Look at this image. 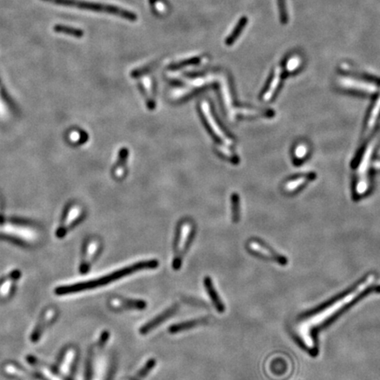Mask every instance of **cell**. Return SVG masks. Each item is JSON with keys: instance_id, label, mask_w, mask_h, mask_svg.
Returning a JSON list of instances; mask_svg holds the SVG:
<instances>
[{"instance_id": "obj_1", "label": "cell", "mask_w": 380, "mask_h": 380, "mask_svg": "<svg viewBox=\"0 0 380 380\" xmlns=\"http://www.w3.org/2000/svg\"><path fill=\"white\" fill-rule=\"evenodd\" d=\"M380 293V285L376 284V276L370 274L364 276L351 289L342 293L322 305L318 309L300 316L292 328L293 335L302 348L311 356H318V335L328 328L329 325L338 319L350 307L371 294Z\"/></svg>"}, {"instance_id": "obj_2", "label": "cell", "mask_w": 380, "mask_h": 380, "mask_svg": "<svg viewBox=\"0 0 380 380\" xmlns=\"http://www.w3.org/2000/svg\"><path fill=\"white\" fill-rule=\"evenodd\" d=\"M159 265H160V262L158 260H149V261L136 262V263L124 267L122 269L112 271L107 275L99 276L96 278L56 286L54 289V293L58 296H65L68 295H73L77 293L88 291V290L97 289L103 286L108 285L110 283H115V281L122 279L126 276L132 275L134 273L157 269Z\"/></svg>"}, {"instance_id": "obj_3", "label": "cell", "mask_w": 380, "mask_h": 380, "mask_svg": "<svg viewBox=\"0 0 380 380\" xmlns=\"http://www.w3.org/2000/svg\"><path fill=\"white\" fill-rule=\"evenodd\" d=\"M0 236L25 246H35L41 241L42 234L36 227L29 224L0 220Z\"/></svg>"}, {"instance_id": "obj_4", "label": "cell", "mask_w": 380, "mask_h": 380, "mask_svg": "<svg viewBox=\"0 0 380 380\" xmlns=\"http://www.w3.org/2000/svg\"><path fill=\"white\" fill-rule=\"evenodd\" d=\"M193 239V226L189 222L182 223L179 231L178 238L175 241V256L173 259V269L178 271L182 268L183 259L189 251Z\"/></svg>"}, {"instance_id": "obj_5", "label": "cell", "mask_w": 380, "mask_h": 380, "mask_svg": "<svg viewBox=\"0 0 380 380\" xmlns=\"http://www.w3.org/2000/svg\"><path fill=\"white\" fill-rule=\"evenodd\" d=\"M58 315V309L55 307H47L42 311L29 334V342L33 344L38 343L51 326L56 322Z\"/></svg>"}, {"instance_id": "obj_6", "label": "cell", "mask_w": 380, "mask_h": 380, "mask_svg": "<svg viewBox=\"0 0 380 380\" xmlns=\"http://www.w3.org/2000/svg\"><path fill=\"white\" fill-rule=\"evenodd\" d=\"M78 359L79 349L73 344H69L61 350L53 366L63 376L71 378L77 366Z\"/></svg>"}, {"instance_id": "obj_7", "label": "cell", "mask_w": 380, "mask_h": 380, "mask_svg": "<svg viewBox=\"0 0 380 380\" xmlns=\"http://www.w3.org/2000/svg\"><path fill=\"white\" fill-rule=\"evenodd\" d=\"M27 363L31 367L32 372L41 380H71L58 372L53 365H49L36 356H28Z\"/></svg>"}, {"instance_id": "obj_8", "label": "cell", "mask_w": 380, "mask_h": 380, "mask_svg": "<svg viewBox=\"0 0 380 380\" xmlns=\"http://www.w3.org/2000/svg\"><path fill=\"white\" fill-rule=\"evenodd\" d=\"M43 1L56 4V5H59V6L76 7V8H80V9L96 11V12H105V13L118 14V15H122L124 17H129L128 12L120 10L115 7L105 6V5H101V4L91 3V2H86V1H81V0H43Z\"/></svg>"}, {"instance_id": "obj_9", "label": "cell", "mask_w": 380, "mask_h": 380, "mask_svg": "<svg viewBox=\"0 0 380 380\" xmlns=\"http://www.w3.org/2000/svg\"><path fill=\"white\" fill-rule=\"evenodd\" d=\"M101 241L97 239H91L86 242L79 264V271L81 274H87L90 271L101 253Z\"/></svg>"}, {"instance_id": "obj_10", "label": "cell", "mask_w": 380, "mask_h": 380, "mask_svg": "<svg viewBox=\"0 0 380 380\" xmlns=\"http://www.w3.org/2000/svg\"><path fill=\"white\" fill-rule=\"evenodd\" d=\"M248 250L253 255L258 256L260 258L264 259L269 262H276L279 265L285 266L288 264L287 259L283 256L273 251L271 248L267 247L266 245L257 241H251L248 242Z\"/></svg>"}, {"instance_id": "obj_11", "label": "cell", "mask_w": 380, "mask_h": 380, "mask_svg": "<svg viewBox=\"0 0 380 380\" xmlns=\"http://www.w3.org/2000/svg\"><path fill=\"white\" fill-rule=\"evenodd\" d=\"M21 276V270L15 269L0 278V302H6L14 296Z\"/></svg>"}, {"instance_id": "obj_12", "label": "cell", "mask_w": 380, "mask_h": 380, "mask_svg": "<svg viewBox=\"0 0 380 380\" xmlns=\"http://www.w3.org/2000/svg\"><path fill=\"white\" fill-rule=\"evenodd\" d=\"M179 308H180V307L177 303L168 307V309H166L164 312H162L156 317H154V319H151L150 321L146 322L145 324L143 325V327H141L139 328L140 335H146L150 334V332L154 331V329L159 328L161 324H163L170 318L173 317L175 314H177Z\"/></svg>"}, {"instance_id": "obj_13", "label": "cell", "mask_w": 380, "mask_h": 380, "mask_svg": "<svg viewBox=\"0 0 380 380\" xmlns=\"http://www.w3.org/2000/svg\"><path fill=\"white\" fill-rule=\"evenodd\" d=\"M81 214H82V209L79 206H73L71 209H69L64 219L60 223L59 226L56 228L55 232L56 237L58 239L65 237L66 234L69 233V231L81 218Z\"/></svg>"}, {"instance_id": "obj_14", "label": "cell", "mask_w": 380, "mask_h": 380, "mask_svg": "<svg viewBox=\"0 0 380 380\" xmlns=\"http://www.w3.org/2000/svg\"><path fill=\"white\" fill-rule=\"evenodd\" d=\"M201 109H202V115L205 117L206 122L208 123V125L211 129L213 134L217 136L219 139L222 140L223 143L227 145H233L234 142L223 133L222 129H220L219 125H217L216 120L214 118L212 113L210 111L209 102L207 101H202L201 102Z\"/></svg>"}, {"instance_id": "obj_15", "label": "cell", "mask_w": 380, "mask_h": 380, "mask_svg": "<svg viewBox=\"0 0 380 380\" xmlns=\"http://www.w3.org/2000/svg\"><path fill=\"white\" fill-rule=\"evenodd\" d=\"M110 307L115 310H143L147 307L144 300L129 299V298H112L109 302Z\"/></svg>"}, {"instance_id": "obj_16", "label": "cell", "mask_w": 380, "mask_h": 380, "mask_svg": "<svg viewBox=\"0 0 380 380\" xmlns=\"http://www.w3.org/2000/svg\"><path fill=\"white\" fill-rule=\"evenodd\" d=\"M374 146H375V143H370L369 145V148L367 149L366 153L364 154V157H363V161L361 162V166H360L359 170H358V182H357V188H356V192L358 194H363L365 192L367 189V176L366 172L368 169V165H369V160H370V154L372 153V150H374Z\"/></svg>"}, {"instance_id": "obj_17", "label": "cell", "mask_w": 380, "mask_h": 380, "mask_svg": "<svg viewBox=\"0 0 380 380\" xmlns=\"http://www.w3.org/2000/svg\"><path fill=\"white\" fill-rule=\"evenodd\" d=\"M203 285L205 287L206 292L208 294L209 299L211 300L213 307H215L216 312L219 313V314L224 313L225 307H224L222 299L220 298L219 294L216 291L212 279L209 276H205L203 278Z\"/></svg>"}, {"instance_id": "obj_18", "label": "cell", "mask_w": 380, "mask_h": 380, "mask_svg": "<svg viewBox=\"0 0 380 380\" xmlns=\"http://www.w3.org/2000/svg\"><path fill=\"white\" fill-rule=\"evenodd\" d=\"M340 84L343 88H350V89H356L360 91H364L366 93H374L377 90V87L374 84L367 83L364 81H356L349 78H342L340 80Z\"/></svg>"}, {"instance_id": "obj_19", "label": "cell", "mask_w": 380, "mask_h": 380, "mask_svg": "<svg viewBox=\"0 0 380 380\" xmlns=\"http://www.w3.org/2000/svg\"><path fill=\"white\" fill-rule=\"evenodd\" d=\"M207 323H208V320L206 318L194 319V320H190V321L180 322L178 324L173 325L170 328H168V332L170 334H172V335H175V334H179V333H182V332L187 331V330L196 328V327H199V326L207 324Z\"/></svg>"}, {"instance_id": "obj_20", "label": "cell", "mask_w": 380, "mask_h": 380, "mask_svg": "<svg viewBox=\"0 0 380 380\" xmlns=\"http://www.w3.org/2000/svg\"><path fill=\"white\" fill-rule=\"evenodd\" d=\"M54 31L60 33V34H65V35H71L74 37H81L83 35V31L78 28H70L63 25H56L54 27Z\"/></svg>"}, {"instance_id": "obj_21", "label": "cell", "mask_w": 380, "mask_h": 380, "mask_svg": "<svg viewBox=\"0 0 380 380\" xmlns=\"http://www.w3.org/2000/svg\"><path fill=\"white\" fill-rule=\"evenodd\" d=\"M280 73H281V70L278 68L276 70V72H275V76L273 78V81H271V84H270L269 90L266 92L265 95L263 96V100L264 101H269L273 95H274V94H275L276 88H277V86L279 84Z\"/></svg>"}, {"instance_id": "obj_22", "label": "cell", "mask_w": 380, "mask_h": 380, "mask_svg": "<svg viewBox=\"0 0 380 380\" xmlns=\"http://www.w3.org/2000/svg\"><path fill=\"white\" fill-rule=\"evenodd\" d=\"M156 363H157V361H156V359H154V358H151L149 361H147L146 363L143 365V368L141 370H138L137 375H136L137 378L141 379V378L146 377L147 375L150 373V371L153 370L154 367L156 366Z\"/></svg>"}, {"instance_id": "obj_23", "label": "cell", "mask_w": 380, "mask_h": 380, "mask_svg": "<svg viewBox=\"0 0 380 380\" xmlns=\"http://www.w3.org/2000/svg\"><path fill=\"white\" fill-rule=\"evenodd\" d=\"M143 88H145L147 96L149 99V104L150 105V108H154V92H153V87H151V81L149 78H143Z\"/></svg>"}, {"instance_id": "obj_24", "label": "cell", "mask_w": 380, "mask_h": 380, "mask_svg": "<svg viewBox=\"0 0 380 380\" xmlns=\"http://www.w3.org/2000/svg\"><path fill=\"white\" fill-rule=\"evenodd\" d=\"M380 111V99L377 101V103L374 107L371 115H370V120L368 122V131H370V129H372V126L374 125V123L376 122V119H377V115H378V112Z\"/></svg>"}, {"instance_id": "obj_25", "label": "cell", "mask_w": 380, "mask_h": 380, "mask_svg": "<svg viewBox=\"0 0 380 380\" xmlns=\"http://www.w3.org/2000/svg\"><path fill=\"white\" fill-rule=\"evenodd\" d=\"M307 178H298L296 180H294L292 182H289L285 185L286 191H293L294 189H297L298 187L303 184V182L307 181Z\"/></svg>"}, {"instance_id": "obj_26", "label": "cell", "mask_w": 380, "mask_h": 380, "mask_svg": "<svg viewBox=\"0 0 380 380\" xmlns=\"http://www.w3.org/2000/svg\"><path fill=\"white\" fill-rule=\"evenodd\" d=\"M232 201H233V206H234V209H233V213H234V221L235 223H237L238 221L240 220V211H239V198L236 195H234V196L232 197Z\"/></svg>"}, {"instance_id": "obj_27", "label": "cell", "mask_w": 380, "mask_h": 380, "mask_svg": "<svg viewBox=\"0 0 380 380\" xmlns=\"http://www.w3.org/2000/svg\"><path fill=\"white\" fill-rule=\"evenodd\" d=\"M217 149L219 150L220 154H223L224 157H226L231 161H233L234 163H236V162L239 161V159L231 150H228L226 147L219 146L217 147Z\"/></svg>"}, {"instance_id": "obj_28", "label": "cell", "mask_w": 380, "mask_h": 380, "mask_svg": "<svg viewBox=\"0 0 380 380\" xmlns=\"http://www.w3.org/2000/svg\"><path fill=\"white\" fill-rule=\"evenodd\" d=\"M300 64V59L298 58V57H292V58H290L289 59V62H288V63H287V69L288 70H290V71H292V70H295V69H296L297 67H298V65Z\"/></svg>"}, {"instance_id": "obj_29", "label": "cell", "mask_w": 380, "mask_h": 380, "mask_svg": "<svg viewBox=\"0 0 380 380\" xmlns=\"http://www.w3.org/2000/svg\"><path fill=\"white\" fill-rule=\"evenodd\" d=\"M307 153V146L303 145V144H299L298 146L296 147V150H295V156L297 159H303L306 156Z\"/></svg>"}]
</instances>
